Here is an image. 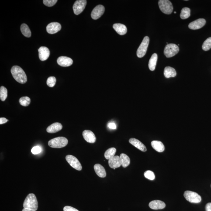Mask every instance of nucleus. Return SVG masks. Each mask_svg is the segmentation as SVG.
Here are the masks:
<instances>
[{
	"label": "nucleus",
	"mask_w": 211,
	"mask_h": 211,
	"mask_svg": "<svg viewBox=\"0 0 211 211\" xmlns=\"http://www.w3.org/2000/svg\"><path fill=\"white\" fill-rule=\"evenodd\" d=\"M11 72L14 79L20 83L25 84L27 81L26 73L19 66H13L11 69Z\"/></svg>",
	"instance_id": "1"
},
{
	"label": "nucleus",
	"mask_w": 211,
	"mask_h": 211,
	"mask_svg": "<svg viewBox=\"0 0 211 211\" xmlns=\"http://www.w3.org/2000/svg\"><path fill=\"white\" fill-rule=\"evenodd\" d=\"M24 209L36 211L38 208L37 199L33 194H29L26 197L23 203Z\"/></svg>",
	"instance_id": "2"
},
{
	"label": "nucleus",
	"mask_w": 211,
	"mask_h": 211,
	"mask_svg": "<svg viewBox=\"0 0 211 211\" xmlns=\"http://www.w3.org/2000/svg\"><path fill=\"white\" fill-rule=\"evenodd\" d=\"M68 143V140L64 137L55 138L49 140L48 145L50 147L54 148H61L65 147Z\"/></svg>",
	"instance_id": "3"
},
{
	"label": "nucleus",
	"mask_w": 211,
	"mask_h": 211,
	"mask_svg": "<svg viewBox=\"0 0 211 211\" xmlns=\"http://www.w3.org/2000/svg\"><path fill=\"white\" fill-rule=\"evenodd\" d=\"M158 5L161 12L167 15L171 14L173 10L172 4L168 0H160Z\"/></svg>",
	"instance_id": "4"
},
{
	"label": "nucleus",
	"mask_w": 211,
	"mask_h": 211,
	"mask_svg": "<svg viewBox=\"0 0 211 211\" xmlns=\"http://www.w3.org/2000/svg\"><path fill=\"white\" fill-rule=\"evenodd\" d=\"M184 196L186 199L191 203H198L202 201V198L197 193L191 191L184 192Z\"/></svg>",
	"instance_id": "5"
},
{
	"label": "nucleus",
	"mask_w": 211,
	"mask_h": 211,
	"mask_svg": "<svg viewBox=\"0 0 211 211\" xmlns=\"http://www.w3.org/2000/svg\"><path fill=\"white\" fill-rule=\"evenodd\" d=\"M179 51L178 46L173 43H169L167 44L165 48L164 54L167 57H173Z\"/></svg>",
	"instance_id": "6"
},
{
	"label": "nucleus",
	"mask_w": 211,
	"mask_h": 211,
	"mask_svg": "<svg viewBox=\"0 0 211 211\" xmlns=\"http://www.w3.org/2000/svg\"><path fill=\"white\" fill-rule=\"evenodd\" d=\"M150 42V38L146 36L143 39V42L137 50V56L139 58H141L145 56L147 52L148 46Z\"/></svg>",
	"instance_id": "7"
},
{
	"label": "nucleus",
	"mask_w": 211,
	"mask_h": 211,
	"mask_svg": "<svg viewBox=\"0 0 211 211\" xmlns=\"http://www.w3.org/2000/svg\"><path fill=\"white\" fill-rule=\"evenodd\" d=\"M66 160L67 162L72 167L77 171H81L82 167L78 160L75 157L71 155H68L66 157Z\"/></svg>",
	"instance_id": "8"
},
{
	"label": "nucleus",
	"mask_w": 211,
	"mask_h": 211,
	"mask_svg": "<svg viewBox=\"0 0 211 211\" xmlns=\"http://www.w3.org/2000/svg\"><path fill=\"white\" fill-rule=\"evenodd\" d=\"M87 1L86 0H79L76 1L73 6V11L76 15H79L84 10L86 6Z\"/></svg>",
	"instance_id": "9"
},
{
	"label": "nucleus",
	"mask_w": 211,
	"mask_h": 211,
	"mask_svg": "<svg viewBox=\"0 0 211 211\" xmlns=\"http://www.w3.org/2000/svg\"><path fill=\"white\" fill-rule=\"evenodd\" d=\"M105 8L103 6L98 5L93 10L91 13V17L92 19L97 20L99 19L105 12Z\"/></svg>",
	"instance_id": "10"
},
{
	"label": "nucleus",
	"mask_w": 211,
	"mask_h": 211,
	"mask_svg": "<svg viewBox=\"0 0 211 211\" xmlns=\"http://www.w3.org/2000/svg\"><path fill=\"white\" fill-rule=\"evenodd\" d=\"M206 23V21L205 19H199L190 23L188 25V28L192 30H196L203 27Z\"/></svg>",
	"instance_id": "11"
},
{
	"label": "nucleus",
	"mask_w": 211,
	"mask_h": 211,
	"mask_svg": "<svg viewBox=\"0 0 211 211\" xmlns=\"http://www.w3.org/2000/svg\"><path fill=\"white\" fill-rule=\"evenodd\" d=\"M61 25L60 23L58 22H52L47 25L46 30L48 33L54 34L61 30Z\"/></svg>",
	"instance_id": "12"
},
{
	"label": "nucleus",
	"mask_w": 211,
	"mask_h": 211,
	"mask_svg": "<svg viewBox=\"0 0 211 211\" xmlns=\"http://www.w3.org/2000/svg\"><path fill=\"white\" fill-rule=\"evenodd\" d=\"M57 61L59 65L63 67H69L73 63L72 59L66 56H60L57 58Z\"/></svg>",
	"instance_id": "13"
},
{
	"label": "nucleus",
	"mask_w": 211,
	"mask_h": 211,
	"mask_svg": "<svg viewBox=\"0 0 211 211\" xmlns=\"http://www.w3.org/2000/svg\"><path fill=\"white\" fill-rule=\"evenodd\" d=\"M83 136L84 140L88 143H94L96 141L95 135L91 130H84L83 132Z\"/></svg>",
	"instance_id": "14"
},
{
	"label": "nucleus",
	"mask_w": 211,
	"mask_h": 211,
	"mask_svg": "<svg viewBox=\"0 0 211 211\" xmlns=\"http://www.w3.org/2000/svg\"><path fill=\"white\" fill-rule=\"evenodd\" d=\"M39 57L42 61H44L49 58L50 55V51L48 48L46 47H41L39 49Z\"/></svg>",
	"instance_id": "15"
},
{
	"label": "nucleus",
	"mask_w": 211,
	"mask_h": 211,
	"mask_svg": "<svg viewBox=\"0 0 211 211\" xmlns=\"http://www.w3.org/2000/svg\"><path fill=\"white\" fill-rule=\"evenodd\" d=\"M108 162L110 168H113L114 169L119 167L121 165L120 158L119 156H115L110 159L108 160Z\"/></svg>",
	"instance_id": "16"
},
{
	"label": "nucleus",
	"mask_w": 211,
	"mask_h": 211,
	"mask_svg": "<svg viewBox=\"0 0 211 211\" xmlns=\"http://www.w3.org/2000/svg\"><path fill=\"white\" fill-rule=\"evenodd\" d=\"M149 206L152 209H164L166 205L162 201L157 200L150 202Z\"/></svg>",
	"instance_id": "17"
},
{
	"label": "nucleus",
	"mask_w": 211,
	"mask_h": 211,
	"mask_svg": "<svg viewBox=\"0 0 211 211\" xmlns=\"http://www.w3.org/2000/svg\"><path fill=\"white\" fill-rule=\"evenodd\" d=\"M129 143L142 151L146 152L147 150L145 146L137 139L135 138L130 139L129 140Z\"/></svg>",
	"instance_id": "18"
},
{
	"label": "nucleus",
	"mask_w": 211,
	"mask_h": 211,
	"mask_svg": "<svg viewBox=\"0 0 211 211\" xmlns=\"http://www.w3.org/2000/svg\"><path fill=\"white\" fill-rule=\"evenodd\" d=\"M63 126L61 123L55 122L48 127L47 131L50 133H54L60 131L62 129Z\"/></svg>",
	"instance_id": "19"
},
{
	"label": "nucleus",
	"mask_w": 211,
	"mask_h": 211,
	"mask_svg": "<svg viewBox=\"0 0 211 211\" xmlns=\"http://www.w3.org/2000/svg\"><path fill=\"white\" fill-rule=\"evenodd\" d=\"M113 28L117 33L120 35H124L127 32V28L122 24H115L113 25Z\"/></svg>",
	"instance_id": "20"
},
{
	"label": "nucleus",
	"mask_w": 211,
	"mask_h": 211,
	"mask_svg": "<svg viewBox=\"0 0 211 211\" xmlns=\"http://www.w3.org/2000/svg\"><path fill=\"white\" fill-rule=\"evenodd\" d=\"M94 169L97 175L100 178H104L106 176V172L104 167L99 164H95Z\"/></svg>",
	"instance_id": "21"
},
{
	"label": "nucleus",
	"mask_w": 211,
	"mask_h": 211,
	"mask_svg": "<svg viewBox=\"0 0 211 211\" xmlns=\"http://www.w3.org/2000/svg\"><path fill=\"white\" fill-rule=\"evenodd\" d=\"M151 145L153 148L158 152H162L165 150L164 145L160 141H153L151 142Z\"/></svg>",
	"instance_id": "22"
},
{
	"label": "nucleus",
	"mask_w": 211,
	"mask_h": 211,
	"mask_svg": "<svg viewBox=\"0 0 211 211\" xmlns=\"http://www.w3.org/2000/svg\"><path fill=\"white\" fill-rule=\"evenodd\" d=\"M164 75L167 78L175 77L176 72L174 68L170 67H166L164 69Z\"/></svg>",
	"instance_id": "23"
},
{
	"label": "nucleus",
	"mask_w": 211,
	"mask_h": 211,
	"mask_svg": "<svg viewBox=\"0 0 211 211\" xmlns=\"http://www.w3.org/2000/svg\"><path fill=\"white\" fill-rule=\"evenodd\" d=\"M119 157L122 166L124 168L128 166L130 163V159L128 156L124 153H122Z\"/></svg>",
	"instance_id": "24"
},
{
	"label": "nucleus",
	"mask_w": 211,
	"mask_h": 211,
	"mask_svg": "<svg viewBox=\"0 0 211 211\" xmlns=\"http://www.w3.org/2000/svg\"><path fill=\"white\" fill-rule=\"evenodd\" d=\"M157 59V54L154 53L152 55L149 61V67L151 71H154L155 69Z\"/></svg>",
	"instance_id": "25"
},
{
	"label": "nucleus",
	"mask_w": 211,
	"mask_h": 211,
	"mask_svg": "<svg viewBox=\"0 0 211 211\" xmlns=\"http://www.w3.org/2000/svg\"><path fill=\"white\" fill-rule=\"evenodd\" d=\"M21 31L25 37H30L31 33L29 29V27L25 24H23L21 25L20 27Z\"/></svg>",
	"instance_id": "26"
},
{
	"label": "nucleus",
	"mask_w": 211,
	"mask_h": 211,
	"mask_svg": "<svg viewBox=\"0 0 211 211\" xmlns=\"http://www.w3.org/2000/svg\"><path fill=\"white\" fill-rule=\"evenodd\" d=\"M116 152V149L115 148L112 147L108 149L105 153V157L107 160H109L114 157Z\"/></svg>",
	"instance_id": "27"
},
{
	"label": "nucleus",
	"mask_w": 211,
	"mask_h": 211,
	"mask_svg": "<svg viewBox=\"0 0 211 211\" xmlns=\"http://www.w3.org/2000/svg\"><path fill=\"white\" fill-rule=\"evenodd\" d=\"M180 17L181 19H187L191 16V9L188 8H183L181 10Z\"/></svg>",
	"instance_id": "28"
},
{
	"label": "nucleus",
	"mask_w": 211,
	"mask_h": 211,
	"mask_svg": "<svg viewBox=\"0 0 211 211\" xmlns=\"http://www.w3.org/2000/svg\"><path fill=\"white\" fill-rule=\"evenodd\" d=\"M8 96V91L5 87L1 86L0 88V98L1 101H4Z\"/></svg>",
	"instance_id": "29"
},
{
	"label": "nucleus",
	"mask_w": 211,
	"mask_h": 211,
	"mask_svg": "<svg viewBox=\"0 0 211 211\" xmlns=\"http://www.w3.org/2000/svg\"><path fill=\"white\" fill-rule=\"evenodd\" d=\"M30 98L27 96L22 97L19 99V103L22 106H28L30 105Z\"/></svg>",
	"instance_id": "30"
},
{
	"label": "nucleus",
	"mask_w": 211,
	"mask_h": 211,
	"mask_svg": "<svg viewBox=\"0 0 211 211\" xmlns=\"http://www.w3.org/2000/svg\"><path fill=\"white\" fill-rule=\"evenodd\" d=\"M211 48V37H209L204 42L202 49L205 51H208Z\"/></svg>",
	"instance_id": "31"
},
{
	"label": "nucleus",
	"mask_w": 211,
	"mask_h": 211,
	"mask_svg": "<svg viewBox=\"0 0 211 211\" xmlns=\"http://www.w3.org/2000/svg\"><path fill=\"white\" fill-rule=\"evenodd\" d=\"M144 176L146 178L150 180H153L155 178L154 173L150 171H147L145 172L144 173Z\"/></svg>",
	"instance_id": "32"
},
{
	"label": "nucleus",
	"mask_w": 211,
	"mask_h": 211,
	"mask_svg": "<svg viewBox=\"0 0 211 211\" xmlns=\"http://www.w3.org/2000/svg\"><path fill=\"white\" fill-rule=\"evenodd\" d=\"M56 83V79L53 76L49 77L47 79V84L49 87H53L55 85Z\"/></svg>",
	"instance_id": "33"
},
{
	"label": "nucleus",
	"mask_w": 211,
	"mask_h": 211,
	"mask_svg": "<svg viewBox=\"0 0 211 211\" xmlns=\"http://www.w3.org/2000/svg\"><path fill=\"white\" fill-rule=\"evenodd\" d=\"M57 0H43V3L45 5L48 7H51L55 5Z\"/></svg>",
	"instance_id": "34"
},
{
	"label": "nucleus",
	"mask_w": 211,
	"mask_h": 211,
	"mask_svg": "<svg viewBox=\"0 0 211 211\" xmlns=\"http://www.w3.org/2000/svg\"><path fill=\"white\" fill-rule=\"evenodd\" d=\"M42 150L41 147L40 146H36L33 147L31 151L33 154H37L41 152Z\"/></svg>",
	"instance_id": "35"
},
{
	"label": "nucleus",
	"mask_w": 211,
	"mask_h": 211,
	"mask_svg": "<svg viewBox=\"0 0 211 211\" xmlns=\"http://www.w3.org/2000/svg\"><path fill=\"white\" fill-rule=\"evenodd\" d=\"M63 211H79L75 208L70 206H65L63 208Z\"/></svg>",
	"instance_id": "36"
},
{
	"label": "nucleus",
	"mask_w": 211,
	"mask_h": 211,
	"mask_svg": "<svg viewBox=\"0 0 211 211\" xmlns=\"http://www.w3.org/2000/svg\"><path fill=\"white\" fill-rule=\"evenodd\" d=\"M8 121V120L6 118L4 117H1L0 118V124H4L6 123Z\"/></svg>",
	"instance_id": "37"
},
{
	"label": "nucleus",
	"mask_w": 211,
	"mask_h": 211,
	"mask_svg": "<svg viewBox=\"0 0 211 211\" xmlns=\"http://www.w3.org/2000/svg\"><path fill=\"white\" fill-rule=\"evenodd\" d=\"M108 128H109L113 129H116V126L114 123H109L108 125Z\"/></svg>",
	"instance_id": "38"
},
{
	"label": "nucleus",
	"mask_w": 211,
	"mask_h": 211,
	"mask_svg": "<svg viewBox=\"0 0 211 211\" xmlns=\"http://www.w3.org/2000/svg\"><path fill=\"white\" fill-rule=\"evenodd\" d=\"M205 209L206 211H211V202L206 204Z\"/></svg>",
	"instance_id": "39"
},
{
	"label": "nucleus",
	"mask_w": 211,
	"mask_h": 211,
	"mask_svg": "<svg viewBox=\"0 0 211 211\" xmlns=\"http://www.w3.org/2000/svg\"><path fill=\"white\" fill-rule=\"evenodd\" d=\"M22 211H36L35 210H32V209H22Z\"/></svg>",
	"instance_id": "40"
},
{
	"label": "nucleus",
	"mask_w": 211,
	"mask_h": 211,
	"mask_svg": "<svg viewBox=\"0 0 211 211\" xmlns=\"http://www.w3.org/2000/svg\"><path fill=\"white\" fill-rule=\"evenodd\" d=\"M174 13H176V12H174Z\"/></svg>",
	"instance_id": "41"
}]
</instances>
